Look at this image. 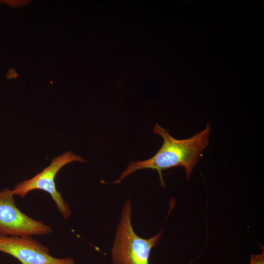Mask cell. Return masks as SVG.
I'll return each mask as SVG.
<instances>
[{"mask_svg": "<svg viewBox=\"0 0 264 264\" xmlns=\"http://www.w3.org/2000/svg\"><path fill=\"white\" fill-rule=\"evenodd\" d=\"M14 196L7 188L0 191V235L30 237L51 233L49 226L29 217L16 206Z\"/></svg>", "mask_w": 264, "mask_h": 264, "instance_id": "4", "label": "cell"}, {"mask_svg": "<svg viewBox=\"0 0 264 264\" xmlns=\"http://www.w3.org/2000/svg\"><path fill=\"white\" fill-rule=\"evenodd\" d=\"M132 205L126 199L121 210L111 249L113 264H149L151 250L158 243L162 229L149 239L138 236L131 221Z\"/></svg>", "mask_w": 264, "mask_h": 264, "instance_id": "2", "label": "cell"}, {"mask_svg": "<svg viewBox=\"0 0 264 264\" xmlns=\"http://www.w3.org/2000/svg\"><path fill=\"white\" fill-rule=\"evenodd\" d=\"M0 251L11 255L22 264H74L71 258H57L48 247L30 237L0 235Z\"/></svg>", "mask_w": 264, "mask_h": 264, "instance_id": "5", "label": "cell"}, {"mask_svg": "<svg viewBox=\"0 0 264 264\" xmlns=\"http://www.w3.org/2000/svg\"><path fill=\"white\" fill-rule=\"evenodd\" d=\"M210 130V124L207 123L203 131L189 138L179 140L174 138L167 130L155 124L153 132L161 136L163 141L159 150L149 159L131 161L113 183L119 184L126 177L137 171L151 169L157 171L161 185L165 187L162 171L179 166L184 168L186 177L189 179L202 151L208 145Z\"/></svg>", "mask_w": 264, "mask_h": 264, "instance_id": "1", "label": "cell"}, {"mask_svg": "<svg viewBox=\"0 0 264 264\" xmlns=\"http://www.w3.org/2000/svg\"><path fill=\"white\" fill-rule=\"evenodd\" d=\"M249 264H264V246L263 251L260 254L251 255Z\"/></svg>", "mask_w": 264, "mask_h": 264, "instance_id": "6", "label": "cell"}, {"mask_svg": "<svg viewBox=\"0 0 264 264\" xmlns=\"http://www.w3.org/2000/svg\"><path fill=\"white\" fill-rule=\"evenodd\" d=\"M74 161L84 162L86 161L71 151L66 152L54 158L50 164L40 173L30 179L17 184L12 190L13 194L23 198L32 190H43L50 195L63 218L67 219L71 214L70 210L61 194L56 189L55 177L64 166Z\"/></svg>", "mask_w": 264, "mask_h": 264, "instance_id": "3", "label": "cell"}]
</instances>
